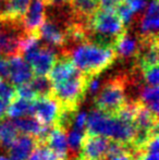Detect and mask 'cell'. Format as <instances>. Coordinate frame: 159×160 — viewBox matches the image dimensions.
<instances>
[{
    "instance_id": "cell-1",
    "label": "cell",
    "mask_w": 159,
    "mask_h": 160,
    "mask_svg": "<svg viewBox=\"0 0 159 160\" xmlns=\"http://www.w3.org/2000/svg\"><path fill=\"white\" fill-rule=\"evenodd\" d=\"M60 55L68 56L77 69L87 78L99 75L116 60V53L112 48L102 47L88 42H81Z\"/></svg>"
},
{
    "instance_id": "cell-2",
    "label": "cell",
    "mask_w": 159,
    "mask_h": 160,
    "mask_svg": "<svg viewBox=\"0 0 159 160\" xmlns=\"http://www.w3.org/2000/svg\"><path fill=\"white\" fill-rule=\"evenodd\" d=\"M124 30V24L116 11L98 9L87 22L86 40L98 46L113 49L116 42Z\"/></svg>"
},
{
    "instance_id": "cell-3",
    "label": "cell",
    "mask_w": 159,
    "mask_h": 160,
    "mask_svg": "<svg viewBox=\"0 0 159 160\" xmlns=\"http://www.w3.org/2000/svg\"><path fill=\"white\" fill-rule=\"evenodd\" d=\"M87 76L77 70L68 78L52 86V97L63 109L77 111L87 95Z\"/></svg>"
},
{
    "instance_id": "cell-4",
    "label": "cell",
    "mask_w": 159,
    "mask_h": 160,
    "mask_svg": "<svg viewBox=\"0 0 159 160\" xmlns=\"http://www.w3.org/2000/svg\"><path fill=\"white\" fill-rule=\"evenodd\" d=\"M127 100L125 74L109 78L94 96L95 108L111 116H115Z\"/></svg>"
},
{
    "instance_id": "cell-5",
    "label": "cell",
    "mask_w": 159,
    "mask_h": 160,
    "mask_svg": "<svg viewBox=\"0 0 159 160\" xmlns=\"http://www.w3.org/2000/svg\"><path fill=\"white\" fill-rule=\"evenodd\" d=\"M61 111V105L52 96L36 97L32 101V116L42 125L56 127Z\"/></svg>"
},
{
    "instance_id": "cell-6",
    "label": "cell",
    "mask_w": 159,
    "mask_h": 160,
    "mask_svg": "<svg viewBox=\"0 0 159 160\" xmlns=\"http://www.w3.org/2000/svg\"><path fill=\"white\" fill-rule=\"evenodd\" d=\"M158 36L140 37L137 52L134 57V67L141 71L158 67Z\"/></svg>"
},
{
    "instance_id": "cell-7",
    "label": "cell",
    "mask_w": 159,
    "mask_h": 160,
    "mask_svg": "<svg viewBox=\"0 0 159 160\" xmlns=\"http://www.w3.org/2000/svg\"><path fill=\"white\" fill-rule=\"evenodd\" d=\"M110 139L100 135H85L80 150L82 160H105L108 154Z\"/></svg>"
},
{
    "instance_id": "cell-8",
    "label": "cell",
    "mask_w": 159,
    "mask_h": 160,
    "mask_svg": "<svg viewBox=\"0 0 159 160\" xmlns=\"http://www.w3.org/2000/svg\"><path fill=\"white\" fill-rule=\"evenodd\" d=\"M46 19V4L44 0H32L30 7L21 18L24 31L28 35H38V30Z\"/></svg>"
},
{
    "instance_id": "cell-9",
    "label": "cell",
    "mask_w": 159,
    "mask_h": 160,
    "mask_svg": "<svg viewBox=\"0 0 159 160\" xmlns=\"http://www.w3.org/2000/svg\"><path fill=\"white\" fill-rule=\"evenodd\" d=\"M57 60L55 48L49 47L42 42V46L27 62L32 68L35 76H47L50 73L53 64Z\"/></svg>"
},
{
    "instance_id": "cell-10",
    "label": "cell",
    "mask_w": 159,
    "mask_h": 160,
    "mask_svg": "<svg viewBox=\"0 0 159 160\" xmlns=\"http://www.w3.org/2000/svg\"><path fill=\"white\" fill-rule=\"evenodd\" d=\"M140 37L137 33L133 32L132 28H125L124 32L117 39L113 51L116 53V59L120 60H131L134 59L137 52Z\"/></svg>"
},
{
    "instance_id": "cell-11",
    "label": "cell",
    "mask_w": 159,
    "mask_h": 160,
    "mask_svg": "<svg viewBox=\"0 0 159 160\" xmlns=\"http://www.w3.org/2000/svg\"><path fill=\"white\" fill-rule=\"evenodd\" d=\"M113 118L115 116H111L97 108H94L89 113H87L86 133L91 135H100L109 138Z\"/></svg>"
},
{
    "instance_id": "cell-12",
    "label": "cell",
    "mask_w": 159,
    "mask_h": 160,
    "mask_svg": "<svg viewBox=\"0 0 159 160\" xmlns=\"http://www.w3.org/2000/svg\"><path fill=\"white\" fill-rule=\"evenodd\" d=\"M9 64V82L13 86H20L28 83L33 78L32 68L31 65L21 57V56H15L10 59H8Z\"/></svg>"
},
{
    "instance_id": "cell-13",
    "label": "cell",
    "mask_w": 159,
    "mask_h": 160,
    "mask_svg": "<svg viewBox=\"0 0 159 160\" xmlns=\"http://www.w3.org/2000/svg\"><path fill=\"white\" fill-rule=\"evenodd\" d=\"M37 143L38 142L34 136L26 134L17 135L14 142L9 146L7 157L9 160H27Z\"/></svg>"
},
{
    "instance_id": "cell-14",
    "label": "cell",
    "mask_w": 159,
    "mask_h": 160,
    "mask_svg": "<svg viewBox=\"0 0 159 160\" xmlns=\"http://www.w3.org/2000/svg\"><path fill=\"white\" fill-rule=\"evenodd\" d=\"M42 143L46 144L61 159L69 160L67 130H64V128L60 127H52Z\"/></svg>"
},
{
    "instance_id": "cell-15",
    "label": "cell",
    "mask_w": 159,
    "mask_h": 160,
    "mask_svg": "<svg viewBox=\"0 0 159 160\" xmlns=\"http://www.w3.org/2000/svg\"><path fill=\"white\" fill-rule=\"evenodd\" d=\"M70 7L74 21L81 24H87L88 20L99 9V3L98 0H71Z\"/></svg>"
},
{
    "instance_id": "cell-16",
    "label": "cell",
    "mask_w": 159,
    "mask_h": 160,
    "mask_svg": "<svg viewBox=\"0 0 159 160\" xmlns=\"http://www.w3.org/2000/svg\"><path fill=\"white\" fill-rule=\"evenodd\" d=\"M159 92L158 86H149L146 84H141L137 91V98L136 100L141 102L143 106L149 109L154 114L158 116V101Z\"/></svg>"
},
{
    "instance_id": "cell-17",
    "label": "cell",
    "mask_w": 159,
    "mask_h": 160,
    "mask_svg": "<svg viewBox=\"0 0 159 160\" xmlns=\"http://www.w3.org/2000/svg\"><path fill=\"white\" fill-rule=\"evenodd\" d=\"M7 116L13 120L25 116H32V101L17 96L8 105Z\"/></svg>"
},
{
    "instance_id": "cell-18",
    "label": "cell",
    "mask_w": 159,
    "mask_h": 160,
    "mask_svg": "<svg viewBox=\"0 0 159 160\" xmlns=\"http://www.w3.org/2000/svg\"><path fill=\"white\" fill-rule=\"evenodd\" d=\"M32 0H7L4 12L0 18L20 20L26 12Z\"/></svg>"
},
{
    "instance_id": "cell-19",
    "label": "cell",
    "mask_w": 159,
    "mask_h": 160,
    "mask_svg": "<svg viewBox=\"0 0 159 160\" xmlns=\"http://www.w3.org/2000/svg\"><path fill=\"white\" fill-rule=\"evenodd\" d=\"M17 135L19 132L13 121L4 120V119L0 121V147L8 149Z\"/></svg>"
},
{
    "instance_id": "cell-20",
    "label": "cell",
    "mask_w": 159,
    "mask_h": 160,
    "mask_svg": "<svg viewBox=\"0 0 159 160\" xmlns=\"http://www.w3.org/2000/svg\"><path fill=\"white\" fill-rule=\"evenodd\" d=\"M68 133H67V141H68V149L69 155H72L73 158H79L80 156V150L81 146H82L83 139H84L86 132L85 131L74 130V128H68Z\"/></svg>"
},
{
    "instance_id": "cell-21",
    "label": "cell",
    "mask_w": 159,
    "mask_h": 160,
    "mask_svg": "<svg viewBox=\"0 0 159 160\" xmlns=\"http://www.w3.org/2000/svg\"><path fill=\"white\" fill-rule=\"evenodd\" d=\"M28 83L37 97L52 96V84L48 76H35Z\"/></svg>"
},
{
    "instance_id": "cell-22",
    "label": "cell",
    "mask_w": 159,
    "mask_h": 160,
    "mask_svg": "<svg viewBox=\"0 0 159 160\" xmlns=\"http://www.w3.org/2000/svg\"><path fill=\"white\" fill-rule=\"evenodd\" d=\"M27 160H63L55 154L45 143H37Z\"/></svg>"
},
{
    "instance_id": "cell-23",
    "label": "cell",
    "mask_w": 159,
    "mask_h": 160,
    "mask_svg": "<svg viewBox=\"0 0 159 160\" xmlns=\"http://www.w3.org/2000/svg\"><path fill=\"white\" fill-rule=\"evenodd\" d=\"M15 97H17L15 87L8 80L0 78V99L6 101L7 103H10Z\"/></svg>"
},
{
    "instance_id": "cell-24",
    "label": "cell",
    "mask_w": 159,
    "mask_h": 160,
    "mask_svg": "<svg viewBox=\"0 0 159 160\" xmlns=\"http://www.w3.org/2000/svg\"><path fill=\"white\" fill-rule=\"evenodd\" d=\"M142 72L143 81L146 85L149 86H158L159 74H158V67H154L151 69L144 70Z\"/></svg>"
},
{
    "instance_id": "cell-25",
    "label": "cell",
    "mask_w": 159,
    "mask_h": 160,
    "mask_svg": "<svg viewBox=\"0 0 159 160\" xmlns=\"http://www.w3.org/2000/svg\"><path fill=\"white\" fill-rule=\"evenodd\" d=\"M15 92H17V96L20 98L26 99V100H31L33 101L36 98V94L34 93V91L31 87L30 83H26V84L20 85V86L15 87Z\"/></svg>"
},
{
    "instance_id": "cell-26",
    "label": "cell",
    "mask_w": 159,
    "mask_h": 160,
    "mask_svg": "<svg viewBox=\"0 0 159 160\" xmlns=\"http://www.w3.org/2000/svg\"><path fill=\"white\" fill-rule=\"evenodd\" d=\"M105 160H137V152L130 147L129 149L123 150L116 155H109L107 156Z\"/></svg>"
},
{
    "instance_id": "cell-27",
    "label": "cell",
    "mask_w": 159,
    "mask_h": 160,
    "mask_svg": "<svg viewBox=\"0 0 159 160\" xmlns=\"http://www.w3.org/2000/svg\"><path fill=\"white\" fill-rule=\"evenodd\" d=\"M123 2L127 3L134 11V13L136 15H138L146 8L147 3H148V0H123Z\"/></svg>"
},
{
    "instance_id": "cell-28",
    "label": "cell",
    "mask_w": 159,
    "mask_h": 160,
    "mask_svg": "<svg viewBox=\"0 0 159 160\" xmlns=\"http://www.w3.org/2000/svg\"><path fill=\"white\" fill-rule=\"evenodd\" d=\"M46 7H53V8H59V7L69 6L71 0H44Z\"/></svg>"
},
{
    "instance_id": "cell-29",
    "label": "cell",
    "mask_w": 159,
    "mask_h": 160,
    "mask_svg": "<svg viewBox=\"0 0 159 160\" xmlns=\"http://www.w3.org/2000/svg\"><path fill=\"white\" fill-rule=\"evenodd\" d=\"M8 105H9V103H7L6 101H3V100H1V99H0V121L3 120V119L6 118Z\"/></svg>"
},
{
    "instance_id": "cell-30",
    "label": "cell",
    "mask_w": 159,
    "mask_h": 160,
    "mask_svg": "<svg viewBox=\"0 0 159 160\" xmlns=\"http://www.w3.org/2000/svg\"><path fill=\"white\" fill-rule=\"evenodd\" d=\"M6 1H7V0H0V15L4 12V8H6Z\"/></svg>"
},
{
    "instance_id": "cell-31",
    "label": "cell",
    "mask_w": 159,
    "mask_h": 160,
    "mask_svg": "<svg viewBox=\"0 0 159 160\" xmlns=\"http://www.w3.org/2000/svg\"><path fill=\"white\" fill-rule=\"evenodd\" d=\"M0 160H9V159H8V157H7L6 155L1 154V156H0Z\"/></svg>"
},
{
    "instance_id": "cell-32",
    "label": "cell",
    "mask_w": 159,
    "mask_h": 160,
    "mask_svg": "<svg viewBox=\"0 0 159 160\" xmlns=\"http://www.w3.org/2000/svg\"><path fill=\"white\" fill-rule=\"evenodd\" d=\"M0 57H2V56H1V53H0Z\"/></svg>"
},
{
    "instance_id": "cell-33",
    "label": "cell",
    "mask_w": 159,
    "mask_h": 160,
    "mask_svg": "<svg viewBox=\"0 0 159 160\" xmlns=\"http://www.w3.org/2000/svg\"><path fill=\"white\" fill-rule=\"evenodd\" d=\"M0 156H1V154H0Z\"/></svg>"
}]
</instances>
